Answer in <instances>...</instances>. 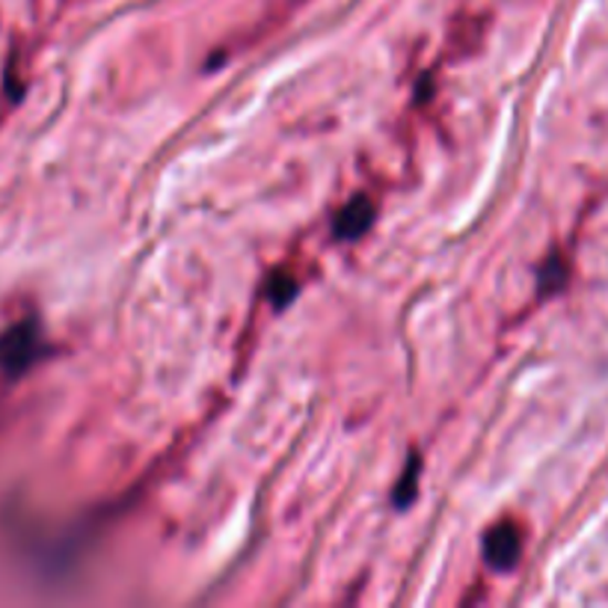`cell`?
I'll list each match as a JSON object with an SVG mask.
<instances>
[{"instance_id":"obj_1","label":"cell","mask_w":608,"mask_h":608,"mask_svg":"<svg viewBox=\"0 0 608 608\" xmlns=\"http://www.w3.org/2000/svg\"><path fill=\"white\" fill-rule=\"evenodd\" d=\"M39 351H42V339H39L36 323H19L0 339V369L21 374L28 365L36 362Z\"/></svg>"},{"instance_id":"obj_2","label":"cell","mask_w":608,"mask_h":608,"mask_svg":"<svg viewBox=\"0 0 608 608\" xmlns=\"http://www.w3.org/2000/svg\"><path fill=\"white\" fill-rule=\"evenodd\" d=\"M523 552V537L513 523H499L484 537V558L495 570H511Z\"/></svg>"},{"instance_id":"obj_3","label":"cell","mask_w":608,"mask_h":608,"mask_svg":"<svg viewBox=\"0 0 608 608\" xmlns=\"http://www.w3.org/2000/svg\"><path fill=\"white\" fill-rule=\"evenodd\" d=\"M371 220H374V205H371V200L369 196H356V200L348 202V205L339 211V217H335V238H360V235L369 232Z\"/></svg>"},{"instance_id":"obj_4","label":"cell","mask_w":608,"mask_h":608,"mask_svg":"<svg viewBox=\"0 0 608 608\" xmlns=\"http://www.w3.org/2000/svg\"><path fill=\"white\" fill-rule=\"evenodd\" d=\"M416 478H418V463L413 460L407 469V476H404V481H401L398 487H395V504H409L413 502V495H416Z\"/></svg>"},{"instance_id":"obj_5","label":"cell","mask_w":608,"mask_h":608,"mask_svg":"<svg viewBox=\"0 0 608 608\" xmlns=\"http://www.w3.org/2000/svg\"><path fill=\"white\" fill-rule=\"evenodd\" d=\"M295 291H297V286L291 282V279H288V276H276L274 286H270V297H274L279 306H286L288 300L295 297Z\"/></svg>"}]
</instances>
